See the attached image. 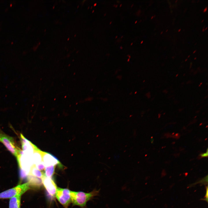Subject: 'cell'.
I'll return each instance as SVG.
<instances>
[{
    "instance_id": "2e32d148",
    "label": "cell",
    "mask_w": 208,
    "mask_h": 208,
    "mask_svg": "<svg viewBox=\"0 0 208 208\" xmlns=\"http://www.w3.org/2000/svg\"><path fill=\"white\" fill-rule=\"evenodd\" d=\"M207 7L205 8L203 10V12H205L207 10Z\"/></svg>"
},
{
    "instance_id": "7402d4cb",
    "label": "cell",
    "mask_w": 208,
    "mask_h": 208,
    "mask_svg": "<svg viewBox=\"0 0 208 208\" xmlns=\"http://www.w3.org/2000/svg\"><path fill=\"white\" fill-rule=\"evenodd\" d=\"M120 49H123V47H122V46H120Z\"/></svg>"
},
{
    "instance_id": "ba28073f",
    "label": "cell",
    "mask_w": 208,
    "mask_h": 208,
    "mask_svg": "<svg viewBox=\"0 0 208 208\" xmlns=\"http://www.w3.org/2000/svg\"><path fill=\"white\" fill-rule=\"evenodd\" d=\"M42 152L38 148L34 150L32 156L33 165H36L42 161Z\"/></svg>"
},
{
    "instance_id": "44dd1931",
    "label": "cell",
    "mask_w": 208,
    "mask_h": 208,
    "mask_svg": "<svg viewBox=\"0 0 208 208\" xmlns=\"http://www.w3.org/2000/svg\"><path fill=\"white\" fill-rule=\"evenodd\" d=\"M192 63L191 62L190 64V68L191 67V66L192 65Z\"/></svg>"
},
{
    "instance_id": "8fae6325",
    "label": "cell",
    "mask_w": 208,
    "mask_h": 208,
    "mask_svg": "<svg viewBox=\"0 0 208 208\" xmlns=\"http://www.w3.org/2000/svg\"><path fill=\"white\" fill-rule=\"evenodd\" d=\"M55 170V166H51L45 167L44 171L45 176L51 178L54 173Z\"/></svg>"
},
{
    "instance_id": "e575fe53",
    "label": "cell",
    "mask_w": 208,
    "mask_h": 208,
    "mask_svg": "<svg viewBox=\"0 0 208 208\" xmlns=\"http://www.w3.org/2000/svg\"><path fill=\"white\" fill-rule=\"evenodd\" d=\"M112 23V22H111V21L110 22L109 24H110V25L111 24V23Z\"/></svg>"
},
{
    "instance_id": "7dc6e473",
    "label": "cell",
    "mask_w": 208,
    "mask_h": 208,
    "mask_svg": "<svg viewBox=\"0 0 208 208\" xmlns=\"http://www.w3.org/2000/svg\"><path fill=\"white\" fill-rule=\"evenodd\" d=\"M69 38H68V39L67 40H69Z\"/></svg>"
},
{
    "instance_id": "4dcf8cb0",
    "label": "cell",
    "mask_w": 208,
    "mask_h": 208,
    "mask_svg": "<svg viewBox=\"0 0 208 208\" xmlns=\"http://www.w3.org/2000/svg\"><path fill=\"white\" fill-rule=\"evenodd\" d=\"M0 142H1V136L0 135Z\"/></svg>"
},
{
    "instance_id": "bcb514c9",
    "label": "cell",
    "mask_w": 208,
    "mask_h": 208,
    "mask_svg": "<svg viewBox=\"0 0 208 208\" xmlns=\"http://www.w3.org/2000/svg\"><path fill=\"white\" fill-rule=\"evenodd\" d=\"M163 33V32L162 31L161 33V34Z\"/></svg>"
},
{
    "instance_id": "ee69618b",
    "label": "cell",
    "mask_w": 208,
    "mask_h": 208,
    "mask_svg": "<svg viewBox=\"0 0 208 208\" xmlns=\"http://www.w3.org/2000/svg\"><path fill=\"white\" fill-rule=\"evenodd\" d=\"M196 59V57H195L194 58V60H195Z\"/></svg>"
},
{
    "instance_id": "5bb4252c",
    "label": "cell",
    "mask_w": 208,
    "mask_h": 208,
    "mask_svg": "<svg viewBox=\"0 0 208 208\" xmlns=\"http://www.w3.org/2000/svg\"><path fill=\"white\" fill-rule=\"evenodd\" d=\"M122 77L121 75H119L117 76V78L120 80L122 79Z\"/></svg>"
},
{
    "instance_id": "03108f58",
    "label": "cell",
    "mask_w": 208,
    "mask_h": 208,
    "mask_svg": "<svg viewBox=\"0 0 208 208\" xmlns=\"http://www.w3.org/2000/svg\"><path fill=\"white\" fill-rule=\"evenodd\" d=\"M185 75V74H184L183 75V76H184Z\"/></svg>"
},
{
    "instance_id": "6f0895ef",
    "label": "cell",
    "mask_w": 208,
    "mask_h": 208,
    "mask_svg": "<svg viewBox=\"0 0 208 208\" xmlns=\"http://www.w3.org/2000/svg\"><path fill=\"white\" fill-rule=\"evenodd\" d=\"M78 52H79V51H77V52L76 53H77Z\"/></svg>"
},
{
    "instance_id": "f546056e",
    "label": "cell",
    "mask_w": 208,
    "mask_h": 208,
    "mask_svg": "<svg viewBox=\"0 0 208 208\" xmlns=\"http://www.w3.org/2000/svg\"><path fill=\"white\" fill-rule=\"evenodd\" d=\"M153 18V16H152V17H151V19H152Z\"/></svg>"
},
{
    "instance_id": "30bf717a",
    "label": "cell",
    "mask_w": 208,
    "mask_h": 208,
    "mask_svg": "<svg viewBox=\"0 0 208 208\" xmlns=\"http://www.w3.org/2000/svg\"><path fill=\"white\" fill-rule=\"evenodd\" d=\"M29 174L41 179L45 176L44 171L41 172L36 168L34 165L31 167Z\"/></svg>"
},
{
    "instance_id": "d4e9b609",
    "label": "cell",
    "mask_w": 208,
    "mask_h": 208,
    "mask_svg": "<svg viewBox=\"0 0 208 208\" xmlns=\"http://www.w3.org/2000/svg\"><path fill=\"white\" fill-rule=\"evenodd\" d=\"M117 70L116 72H115V74H116L118 73Z\"/></svg>"
},
{
    "instance_id": "680465c9",
    "label": "cell",
    "mask_w": 208,
    "mask_h": 208,
    "mask_svg": "<svg viewBox=\"0 0 208 208\" xmlns=\"http://www.w3.org/2000/svg\"><path fill=\"white\" fill-rule=\"evenodd\" d=\"M123 36H122L121 37V38H123Z\"/></svg>"
},
{
    "instance_id": "ac0fdd59",
    "label": "cell",
    "mask_w": 208,
    "mask_h": 208,
    "mask_svg": "<svg viewBox=\"0 0 208 208\" xmlns=\"http://www.w3.org/2000/svg\"><path fill=\"white\" fill-rule=\"evenodd\" d=\"M205 27V26H204V27H203V30H202L203 32H204V31H205V29H204Z\"/></svg>"
},
{
    "instance_id": "c3c4849f",
    "label": "cell",
    "mask_w": 208,
    "mask_h": 208,
    "mask_svg": "<svg viewBox=\"0 0 208 208\" xmlns=\"http://www.w3.org/2000/svg\"><path fill=\"white\" fill-rule=\"evenodd\" d=\"M106 14L105 13L104 15V16H105L106 15Z\"/></svg>"
},
{
    "instance_id": "d590c367",
    "label": "cell",
    "mask_w": 208,
    "mask_h": 208,
    "mask_svg": "<svg viewBox=\"0 0 208 208\" xmlns=\"http://www.w3.org/2000/svg\"><path fill=\"white\" fill-rule=\"evenodd\" d=\"M178 74H177L176 75V77H177V76H178Z\"/></svg>"
},
{
    "instance_id": "60d3db41",
    "label": "cell",
    "mask_w": 208,
    "mask_h": 208,
    "mask_svg": "<svg viewBox=\"0 0 208 208\" xmlns=\"http://www.w3.org/2000/svg\"><path fill=\"white\" fill-rule=\"evenodd\" d=\"M94 12V10H93V11H92V13H93Z\"/></svg>"
},
{
    "instance_id": "f35d334b",
    "label": "cell",
    "mask_w": 208,
    "mask_h": 208,
    "mask_svg": "<svg viewBox=\"0 0 208 208\" xmlns=\"http://www.w3.org/2000/svg\"><path fill=\"white\" fill-rule=\"evenodd\" d=\"M116 5L114 4V5L113 6H114V7H115Z\"/></svg>"
},
{
    "instance_id": "9a60e30c",
    "label": "cell",
    "mask_w": 208,
    "mask_h": 208,
    "mask_svg": "<svg viewBox=\"0 0 208 208\" xmlns=\"http://www.w3.org/2000/svg\"><path fill=\"white\" fill-rule=\"evenodd\" d=\"M146 96H147V97L148 98H149L151 96L150 94V93H149V92L147 93L146 94Z\"/></svg>"
},
{
    "instance_id": "484cf974",
    "label": "cell",
    "mask_w": 208,
    "mask_h": 208,
    "mask_svg": "<svg viewBox=\"0 0 208 208\" xmlns=\"http://www.w3.org/2000/svg\"><path fill=\"white\" fill-rule=\"evenodd\" d=\"M129 61H130V59H129H129L127 60V61L128 62H129Z\"/></svg>"
},
{
    "instance_id": "9f6ffc18",
    "label": "cell",
    "mask_w": 208,
    "mask_h": 208,
    "mask_svg": "<svg viewBox=\"0 0 208 208\" xmlns=\"http://www.w3.org/2000/svg\"><path fill=\"white\" fill-rule=\"evenodd\" d=\"M76 36V35L75 34V35L74 36V37H75Z\"/></svg>"
},
{
    "instance_id": "816d5d0a",
    "label": "cell",
    "mask_w": 208,
    "mask_h": 208,
    "mask_svg": "<svg viewBox=\"0 0 208 208\" xmlns=\"http://www.w3.org/2000/svg\"><path fill=\"white\" fill-rule=\"evenodd\" d=\"M202 84V82L200 83V85H201Z\"/></svg>"
},
{
    "instance_id": "4316f807",
    "label": "cell",
    "mask_w": 208,
    "mask_h": 208,
    "mask_svg": "<svg viewBox=\"0 0 208 208\" xmlns=\"http://www.w3.org/2000/svg\"><path fill=\"white\" fill-rule=\"evenodd\" d=\"M143 40L141 42V43H140L141 44H142V43H143Z\"/></svg>"
},
{
    "instance_id": "8d00e7d4",
    "label": "cell",
    "mask_w": 208,
    "mask_h": 208,
    "mask_svg": "<svg viewBox=\"0 0 208 208\" xmlns=\"http://www.w3.org/2000/svg\"><path fill=\"white\" fill-rule=\"evenodd\" d=\"M187 60V59H186L185 60V62Z\"/></svg>"
},
{
    "instance_id": "4fadbf2b",
    "label": "cell",
    "mask_w": 208,
    "mask_h": 208,
    "mask_svg": "<svg viewBox=\"0 0 208 208\" xmlns=\"http://www.w3.org/2000/svg\"><path fill=\"white\" fill-rule=\"evenodd\" d=\"M200 156L202 157H207L208 156V149H207L206 152L200 154Z\"/></svg>"
},
{
    "instance_id": "94428289",
    "label": "cell",
    "mask_w": 208,
    "mask_h": 208,
    "mask_svg": "<svg viewBox=\"0 0 208 208\" xmlns=\"http://www.w3.org/2000/svg\"><path fill=\"white\" fill-rule=\"evenodd\" d=\"M177 1V0L175 1V3H176V2Z\"/></svg>"
},
{
    "instance_id": "f6af8a7d",
    "label": "cell",
    "mask_w": 208,
    "mask_h": 208,
    "mask_svg": "<svg viewBox=\"0 0 208 208\" xmlns=\"http://www.w3.org/2000/svg\"><path fill=\"white\" fill-rule=\"evenodd\" d=\"M122 4H121L120 5V7H121V6H122Z\"/></svg>"
},
{
    "instance_id": "5b68a950",
    "label": "cell",
    "mask_w": 208,
    "mask_h": 208,
    "mask_svg": "<svg viewBox=\"0 0 208 208\" xmlns=\"http://www.w3.org/2000/svg\"><path fill=\"white\" fill-rule=\"evenodd\" d=\"M42 183L49 194L52 197L55 196L57 188V185L51 178L44 176L42 178Z\"/></svg>"
},
{
    "instance_id": "003e7915",
    "label": "cell",
    "mask_w": 208,
    "mask_h": 208,
    "mask_svg": "<svg viewBox=\"0 0 208 208\" xmlns=\"http://www.w3.org/2000/svg\"><path fill=\"white\" fill-rule=\"evenodd\" d=\"M46 30L45 29L44 31H45Z\"/></svg>"
},
{
    "instance_id": "83f0119b",
    "label": "cell",
    "mask_w": 208,
    "mask_h": 208,
    "mask_svg": "<svg viewBox=\"0 0 208 208\" xmlns=\"http://www.w3.org/2000/svg\"><path fill=\"white\" fill-rule=\"evenodd\" d=\"M207 27H206L205 28V30H207Z\"/></svg>"
},
{
    "instance_id": "f5cc1de1",
    "label": "cell",
    "mask_w": 208,
    "mask_h": 208,
    "mask_svg": "<svg viewBox=\"0 0 208 208\" xmlns=\"http://www.w3.org/2000/svg\"><path fill=\"white\" fill-rule=\"evenodd\" d=\"M54 8H55V6H53V9H54Z\"/></svg>"
},
{
    "instance_id": "91938a15",
    "label": "cell",
    "mask_w": 208,
    "mask_h": 208,
    "mask_svg": "<svg viewBox=\"0 0 208 208\" xmlns=\"http://www.w3.org/2000/svg\"><path fill=\"white\" fill-rule=\"evenodd\" d=\"M155 15H154V16H153V17H155Z\"/></svg>"
},
{
    "instance_id": "6125c7cd",
    "label": "cell",
    "mask_w": 208,
    "mask_h": 208,
    "mask_svg": "<svg viewBox=\"0 0 208 208\" xmlns=\"http://www.w3.org/2000/svg\"><path fill=\"white\" fill-rule=\"evenodd\" d=\"M79 7V5H78V6H77V8H78V7Z\"/></svg>"
},
{
    "instance_id": "be15d7a7",
    "label": "cell",
    "mask_w": 208,
    "mask_h": 208,
    "mask_svg": "<svg viewBox=\"0 0 208 208\" xmlns=\"http://www.w3.org/2000/svg\"><path fill=\"white\" fill-rule=\"evenodd\" d=\"M200 85H199V87H200Z\"/></svg>"
},
{
    "instance_id": "3957f363",
    "label": "cell",
    "mask_w": 208,
    "mask_h": 208,
    "mask_svg": "<svg viewBox=\"0 0 208 208\" xmlns=\"http://www.w3.org/2000/svg\"><path fill=\"white\" fill-rule=\"evenodd\" d=\"M71 191L66 188L57 187L55 196L59 202L64 208H68L71 202Z\"/></svg>"
},
{
    "instance_id": "836d02e7",
    "label": "cell",
    "mask_w": 208,
    "mask_h": 208,
    "mask_svg": "<svg viewBox=\"0 0 208 208\" xmlns=\"http://www.w3.org/2000/svg\"><path fill=\"white\" fill-rule=\"evenodd\" d=\"M204 21V20H203L201 21V23H203V22Z\"/></svg>"
},
{
    "instance_id": "11a10c76",
    "label": "cell",
    "mask_w": 208,
    "mask_h": 208,
    "mask_svg": "<svg viewBox=\"0 0 208 208\" xmlns=\"http://www.w3.org/2000/svg\"><path fill=\"white\" fill-rule=\"evenodd\" d=\"M92 6H91V8H90L91 9H92Z\"/></svg>"
},
{
    "instance_id": "9c48e42d",
    "label": "cell",
    "mask_w": 208,
    "mask_h": 208,
    "mask_svg": "<svg viewBox=\"0 0 208 208\" xmlns=\"http://www.w3.org/2000/svg\"><path fill=\"white\" fill-rule=\"evenodd\" d=\"M21 196H16L10 198L9 208H21Z\"/></svg>"
},
{
    "instance_id": "7bdbcfd3",
    "label": "cell",
    "mask_w": 208,
    "mask_h": 208,
    "mask_svg": "<svg viewBox=\"0 0 208 208\" xmlns=\"http://www.w3.org/2000/svg\"><path fill=\"white\" fill-rule=\"evenodd\" d=\"M117 37H118V36H116L115 38H117Z\"/></svg>"
},
{
    "instance_id": "ab89813d",
    "label": "cell",
    "mask_w": 208,
    "mask_h": 208,
    "mask_svg": "<svg viewBox=\"0 0 208 208\" xmlns=\"http://www.w3.org/2000/svg\"><path fill=\"white\" fill-rule=\"evenodd\" d=\"M133 4H132V5H131V7H132V6H133Z\"/></svg>"
},
{
    "instance_id": "74e56055",
    "label": "cell",
    "mask_w": 208,
    "mask_h": 208,
    "mask_svg": "<svg viewBox=\"0 0 208 208\" xmlns=\"http://www.w3.org/2000/svg\"><path fill=\"white\" fill-rule=\"evenodd\" d=\"M137 93V91L135 92V94H136Z\"/></svg>"
},
{
    "instance_id": "7c38bea8",
    "label": "cell",
    "mask_w": 208,
    "mask_h": 208,
    "mask_svg": "<svg viewBox=\"0 0 208 208\" xmlns=\"http://www.w3.org/2000/svg\"><path fill=\"white\" fill-rule=\"evenodd\" d=\"M35 166L36 168L39 170H45V166L43 161L35 165Z\"/></svg>"
},
{
    "instance_id": "cb8c5ba5",
    "label": "cell",
    "mask_w": 208,
    "mask_h": 208,
    "mask_svg": "<svg viewBox=\"0 0 208 208\" xmlns=\"http://www.w3.org/2000/svg\"><path fill=\"white\" fill-rule=\"evenodd\" d=\"M196 50H195V51L193 52V53H195L196 52Z\"/></svg>"
},
{
    "instance_id": "1f68e13d",
    "label": "cell",
    "mask_w": 208,
    "mask_h": 208,
    "mask_svg": "<svg viewBox=\"0 0 208 208\" xmlns=\"http://www.w3.org/2000/svg\"><path fill=\"white\" fill-rule=\"evenodd\" d=\"M137 21H136L135 23L136 24L137 23Z\"/></svg>"
},
{
    "instance_id": "6da1fadb",
    "label": "cell",
    "mask_w": 208,
    "mask_h": 208,
    "mask_svg": "<svg viewBox=\"0 0 208 208\" xmlns=\"http://www.w3.org/2000/svg\"><path fill=\"white\" fill-rule=\"evenodd\" d=\"M100 190L95 189L89 193L83 192L71 191V203L73 205H77L82 207H85L87 202L94 197L99 195Z\"/></svg>"
},
{
    "instance_id": "d6a6232c",
    "label": "cell",
    "mask_w": 208,
    "mask_h": 208,
    "mask_svg": "<svg viewBox=\"0 0 208 208\" xmlns=\"http://www.w3.org/2000/svg\"><path fill=\"white\" fill-rule=\"evenodd\" d=\"M117 6H118V5H116L115 7H116V8H117Z\"/></svg>"
},
{
    "instance_id": "e0dca14e",
    "label": "cell",
    "mask_w": 208,
    "mask_h": 208,
    "mask_svg": "<svg viewBox=\"0 0 208 208\" xmlns=\"http://www.w3.org/2000/svg\"><path fill=\"white\" fill-rule=\"evenodd\" d=\"M102 100H103L104 101H106L107 100V99L106 98L103 99L102 98Z\"/></svg>"
},
{
    "instance_id": "b9f144b4",
    "label": "cell",
    "mask_w": 208,
    "mask_h": 208,
    "mask_svg": "<svg viewBox=\"0 0 208 208\" xmlns=\"http://www.w3.org/2000/svg\"><path fill=\"white\" fill-rule=\"evenodd\" d=\"M190 56V55H189L187 57H188V58H189Z\"/></svg>"
},
{
    "instance_id": "db71d44e",
    "label": "cell",
    "mask_w": 208,
    "mask_h": 208,
    "mask_svg": "<svg viewBox=\"0 0 208 208\" xmlns=\"http://www.w3.org/2000/svg\"><path fill=\"white\" fill-rule=\"evenodd\" d=\"M89 8H90L89 7H88V9H89Z\"/></svg>"
},
{
    "instance_id": "681fc988",
    "label": "cell",
    "mask_w": 208,
    "mask_h": 208,
    "mask_svg": "<svg viewBox=\"0 0 208 208\" xmlns=\"http://www.w3.org/2000/svg\"><path fill=\"white\" fill-rule=\"evenodd\" d=\"M168 30L167 29L166 31V32H167L168 31Z\"/></svg>"
},
{
    "instance_id": "d6986e66",
    "label": "cell",
    "mask_w": 208,
    "mask_h": 208,
    "mask_svg": "<svg viewBox=\"0 0 208 208\" xmlns=\"http://www.w3.org/2000/svg\"><path fill=\"white\" fill-rule=\"evenodd\" d=\"M127 56L129 57V59H130V58H131V56H130V55H127Z\"/></svg>"
},
{
    "instance_id": "f907efd6",
    "label": "cell",
    "mask_w": 208,
    "mask_h": 208,
    "mask_svg": "<svg viewBox=\"0 0 208 208\" xmlns=\"http://www.w3.org/2000/svg\"><path fill=\"white\" fill-rule=\"evenodd\" d=\"M133 44V43H132L131 44V45H132Z\"/></svg>"
},
{
    "instance_id": "603a6c76",
    "label": "cell",
    "mask_w": 208,
    "mask_h": 208,
    "mask_svg": "<svg viewBox=\"0 0 208 208\" xmlns=\"http://www.w3.org/2000/svg\"><path fill=\"white\" fill-rule=\"evenodd\" d=\"M181 31V29H179L178 30V32H179Z\"/></svg>"
},
{
    "instance_id": "277c9868",
    "label": "cell",
    "mask_w": 208,
    "mask_h": 208,
    "mask_svg": "<svg viewBox=\"0 0 208 208\" xmlns=\"http://www.w3.org/2000/svg\"><path fill=\"white\" fill-rule=\"evenodd\" d=\"M1 136V142L12 155L17 157L21 151L16 146L13 139L11 137L5 135Z\"/></svg>"
},
{
    "instance_id": "e7e4bbea",
    "label": "cell",
    "mask_w": 208,
    "mask_h": 208,
    "mask_svg": "<svg viewBox=\"0 0 208 208\" xmlns=\"http://www.w3.org/2000/svg\"><path fill=\"white\" fill-rule=\"evenodd\" d=\"M144 81H145V80H144V81H143V82H144Z\"/></svg>"
},
{
    "instance_id": "8992f818",
    "label": "cell",
    "mask_w": 208,
    "mask_h": 208,
    "mask_svg": "<svg viewBox=\"0 0 208 208\" xmlns=\"http://www.w3.org/2000/svg\"><path fill=\"white\" fill-rule=\"evenodd\" d=\"M42 160L45 167L51 166L59 165L62 167V165L58 159L51 154L42 151Z\"/></svg>"
},
{
    "instance_id": "ffe728a7",
    "label": "cell",
    "mask_w": 208,
    "mask_h": 208,
    "mask_svg": "<svg viewBox=\"0 0 208 208\" xmlns=\"http://www.w3.org/2000/svg\"><path fill=\"white\" fill-rule=\"evenodd\" d=\"M96 5H97V3H95L94 4V6H95Z\"/></svg>"
},
{
    "instance_id": "52a82bcc",
    "label": "cell",
    "mask_w": 208,
    "mask_h": 208,
    "mask_svg": "<svg viewBox=\"0 0 208 208\" xmlns=\"http://www.w3.org/2000/svg\"><path fill=\"white\" fill-rule=\"evenodd\" d=\"M27 180L30 186L35 187H39L42 183V180L41 178L31 175H28Z\"/></svg>"
},
{
    "instance_id": "f1b7e54d",
    "label": "cell",
    "mask_w": 208,
    "mask_h": 208,
    "mask_svg": "<svg viewBox=\"0 0 208 208\" xmlns=\"http://www.w3.org/2000/svg\"><path fill=\"white\" fill-rule=\"evenodd\" d=\"M132 94V92H131L130 93H129V94L130 95H131V94Z\"/></svg>"
},
{
    "instance_id": "7a4b0ae2",
    "label": "cell",
    "mask_w": 208,
    "mask_h": 208,
    "mask_svg": "<svg viewBox=\"0 0 208 208\" xmlns=\"http://www.w3.org/2000/svg\"><path fill=\"white\" fill-rule=\"evenodd\" d=\"M30 189L28 182L17 185L0 193V199L10 198L16 196H21Z\"/></svg>"
}]
</instances>
